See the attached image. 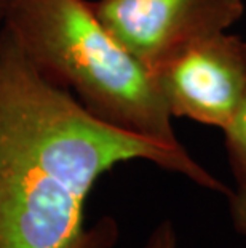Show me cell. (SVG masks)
<instances>
[{
    "mask_svg": "<svg viewBox=\"0 0 246 248\" xmlns=\"http://www.w3.org/2000/svg\"><path fill=\"white\" fill-rule=\"evenodd\" d=\"M147 160L229 195L187 151L104 124L35 71L0 29V248H111V219L85 228V202L115 165Z\"/></svg>",
    "mask_w": 246,
    "mask_h": 248,
    "instance_id": "obj_1",
    "label": "cell"
},
{
    "mask_svg": "<svg viewBox=\"0 0 246 248\" xmlns=\"http://www.w3.org/2000/svg\"><path fill=\"white\" fill-rule=\"evenodd\" d=\"M2 26L42 77L96 119L182 149L154 74L102 28L87 0H12Z\"/></svg>",
    "mask_w": 246,
    "mask_h": 248,
    "instance_id": "obj_2",
    "label": "cell"
},
{
    "mask_svg": "<svg viewBox=\"0 0 246 248\" xmlns=\"http://www.w3.org/2000/svg\"><path fill=\"white\" fill-rule=\"evenodd\" d=\"M102 28L152 74L243 16V0H95Z\"/></svg>",
    "mask_w": 246,
    "mask_h": 248,
    "instance_id": "obj_3",
    "label": "cell"
},
{
    "mask_svg": "<svg viewBox=\"0 0 246 248\" xmlns=\"http://www.w3.org/2000/svg\"><path fill=\"white\" fill-rule=\"evenodd\" d=\"M173 117L224 130L246 94V42L226 32L189 46L154 72Z\"/></svg>",
    "mask_w": 246,
    "mask_h": 248,
    "instance_id": "obj_4",
    "label": "cell"
},
{
    "mask_svg": "<svg viewBox=\"0 0 246 248\" xmlns=\"http://www.w3.org/2000/svg\"><path fill=\"white\" fill-rule=\"evenodd\" d=\"M230 170L240 191L246 192V94L230 124L222 130Z\"/></svg>",
    "mask_w": 246,
    "mask_h": 248,
    "instance_id": "obj_5",
    "label": "cell"
},
{
    "mask_svg": "<svg viewBox=\"0 0 246 248\" xmlns=\"http://www.w3.org/2000/svg\"><path fill=\"white\" fill-rule=\"evenodd\" d=\"M144 248H177V237L171 221L165 219L152 231Z\"/></svg>",
    "mask_w": 246,
    "mask_h": 248,
    "instance_id": "obj_6",
    "label": "cell"
},
{
    "mask_svg": "<svg viewBox=\"0 0 246 248\" xmlns=\"http://www.w3.org/2000/svg\"><path fill=\"white\" fill-rule=\"evenodd\" d=\"M229 199V208L232 223L240 234L246 235V192L237 189L235 192L230 191L227 195Z\"/></svg>",
    "mask_w": 246,
    "mask_h": 248,
    "instance_id": "obj_7",
    "label": "cell"
},
{
    "mask_svg": "<svg viewBox=\"0 0 246 248\" xmlns=\"http://www.w3.org/2000/svg\"><path fill=\"white\" fill-rule=\"evenodd\" d=\"M10 5H12V0H0V24L3 23L5 16H7Z\"/></svg>",
    "mask_w": 246,
    "mask_h": 248,
    "instance_id": "obj_8",
    "label": "cell"
}]
</instances>
